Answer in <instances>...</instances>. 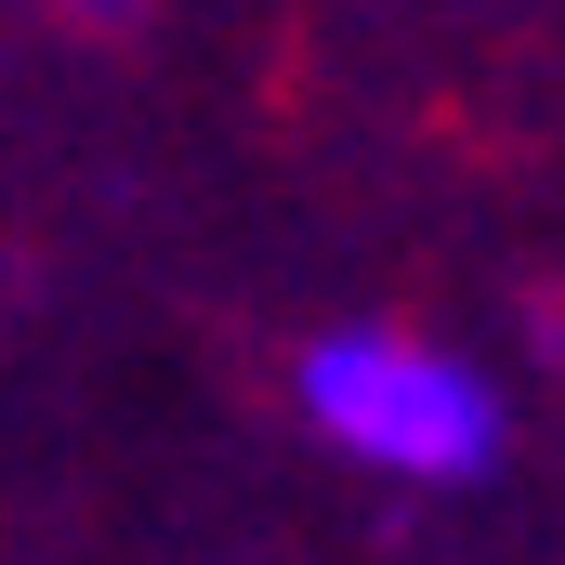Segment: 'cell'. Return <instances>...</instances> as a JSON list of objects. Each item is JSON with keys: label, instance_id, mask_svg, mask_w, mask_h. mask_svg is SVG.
<instances>
[{"label": "cell", "instance_id": "1", "mask_svg": "<svg viewBox=\"0 0 565 565\" xmlns=\"http://www.w3.org/2000/svg\"><path fill=\"white\" fill-rule=\"evenodd\" d=\"M289 408L302 434L369 473V487H422V500H460L513 460V395L473 342L447 329H408V316H342L289 355Z\"/></svg>", "mask_w": 565, "mask_h": 565}]
</instances>
